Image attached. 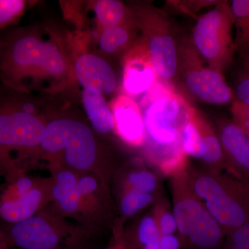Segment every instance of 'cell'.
Here are the masks:
<instances>
[{
	"instance_id": "cell-1",
	"label": "cell",
	"mask_w": 249,
	"mask_h": 249,
	"mask_svg": "<svg viewBox=\"0 0 249 249\" xmlns=\"http://www.w3.org/2000/svg\"><path fill=\"white\" fill-rule=\"evenodd\" d=\"M0 81L31 94H55L75 81L70 52L58 37L46 39L36 28L9 29L0 36Z\"/></svg>"
},
{
	"instance_id": "cell-2",
	"label": "cell",
	"mask_w": 249,
	"mask_h": 249,
	"mask_svg": "<svg viewBox=\"0 0 249 249\" xmlns=\"http://www.w3.org/2000/svg\"><path fill=\"white\" fill-rule=\"evenodd\" d=\"M145 129L142 159L162 178H171L189 165L182 148L181 127L191 107L173 85L160 79L139 104Z\"/></svg>"
},
{
	"instance_id": "cell-3",
	"label": "cell",
	"mask_w": 249,
	"mask_h": 249,
	"mask_svg": "<svg viewBox=\"0 0 249 249\" xmlns=\"http://www.w3.org/2000/svg\"><path fill=\"white\" fill-rule=\"evenodd\" d=\"M98 136L83 121L60 116L46 124L40 150L53 159V164L78 175H97L111 187L114 174L121 165Z\"/></svg>"
},
{
	"instance_id": "cell-4",
	"label": "cell",
	"mask_w": 249,
	"mask_h": 249,
	"mask_svg": "<svg viewBox=\"0 0 249 249\" xmlns=\"http://www.w3.org/2000/svg\"><path fill=\"white\" fill-rule=\"evenodd\" d=\"M192 191L228 233L249 221V184L225 172L188 165Z\"/></svg>"
},
{
	"instance_id": "cell-5",
	"label": "cell",
	"mask_w": 249,
	"mask_h": 249,
	"mask_svg": "<svg viewBox=\"0 0 249 249\" xmlns=\"http://www.w3.org/2000/svg\"><path fill=\"white\" fill-rule=\"evenodd\" d=\"M29 95L0 88V168L12 165L11 152L23 157L40 150L47 121L37 114Z\"/></svg>"
},
{
	"instance_id": "cell-6",
	"label": "cell",
	"mask_w": 249,
	"mask_h": 249,
	"mask_svg": "<svg viewBox=\"0 0 249 249\" xmlns=\"http://www.w3.org/2000/svg\"><path fill=\"white\" fill-rule=\"evenodd\" d=\"M187 168L170 178L172 207L181 249H221L225 240V233L192 191Z\"/></svg>"
},
{
	"instance_id": "cell-7",
	"label": "cell",
	"mask_w": 249,
	"mask_h": 249,
	"mask_svg": "<svg viewBox=\"0 0 249 249\" xmlns=\"http://www.w3.org/2000/svg\"><path fill=\"white\" fill-rule=\"evenodd\" d=\"M2 231L11 247L20 249H87L93 235L81 226L67 222L54 206H47Z\"/></svg>"
},
{
	"instance_id": "cell-8",
	"label": "cell",
	"mask_w": 249,
	"mask_h": 249,
	"mask_svg": "<svg viewBox=\"0 0 249 249\" xmlns=\"http://www.w3.org/2000/svg\"><path fill=\"white\" fill-rule=\"evenodd\" d=\"M129 9L159 78L173 85L178 74L180 46L169 18L151 3H133Z\"/></svg>"
},
{
	"instance_id": "cell-9",
	"label": "cell",
	"mask_w": 249,
	"mask_h": 249,
	"mask_svg": "<svg viewBox=\"0 0 249 249\" xmlns=\"http://www.w3.org/2000/svg\"><path fill=\"white\" fill-rule=\"evenodd\" d=\"M234 19L230 4L216 3L213 9L198 18L191 42L211 68L223 73L230 66L235 53Z\"/></svg>"
},
{
	"instance_id": "cell-10",
	"label": "cell",
	"mask_w": 249,
	"mask_h": 249,
	"mask_svg": "<svg viewBox=\"0 0 249 249\" xmlns=\"http://www.w3.org/2000/svg\"><path fill=\"white\" fill-rule=\"evenodd\" d=\"M203 61L191 41L180 45L178 74L182 76L187 90L196 99L209 104L222 106L233 102L235 94L223 73L204 65Z\"/></svg>"
},
{
	"instance_id": "cell-11",
	"label": "cell",
	"mask_w": 249,
	"mask_h": 249,
	"mask_svg": "<svg viewBox=\"0 0 249 249\" xmlns=\"http://www.w3.org/2000/svg\"><path fill=\"white\" fill-rule=\"evenodd\" d=\"M79 209L77 220L92 235L115 222L116 204L111 187L93 174L78 177Z\"/></svg>"
},
{
	"instance_id": "cell-12",
	"label": "cell",
	"mask_w": 249,
	"mask_h": 249,
	"mask_svg": "<svg viewBox=\"0 0 249 249\" xmlns=\"http://www.w3.org/2000/svg\"><path fill=\"white\" fill-rule=\"evenodd\" d=\"M70 48L73 76L83 90L103 96L115 91V72L107 60L97 54L85 52L83 49L78 52Z\"/></svg>"
},
{
	"instance_id": "cell-13",
	"label": "cell",
	"mask_w": 249,
	"mask_h": 249,
	"mask_svg": "<svg viewBox=\"0 0 249 249\" xmlns=\"http://www.w3.org/2000/svg\"><path fill=\"white\" fill-rule=\"evenodd\" d=\"M216 131L222 145L229 175L249 184V137L233 121L220 119Z\"/></svg>"
},
{
	"instance_id": "cell-14",
	"label": "cell",
	"mask_w": 249,
	"mask_h": 249,
	"mask_svg": "<svg viewBox=\"0 0 249 249\" xmlns=\"http://www.w3.org/2000/svg\"><path fill=\"white\" fill-rule=\"evenodd\" d=\"M122 58L123 93L132 98L143 96L160 78L141 37Z\"/></svg>"
},
{
	"instance_id": "cell-15",
	"label": "cell",
	"mask_w": 249,
	"mask_h": 249,
	"mask_svg": "<svg viewBox=\"0 0 249 249\" xmlns=\"http://www.w3.org/2000/svg\"><path fill=\"white\" fill-rule=\"evenodd\" d=\"M114 119V134L127 146L142 148L145 129L142 111L134 98L124 93L109 103Z\"/></svg>"
},
{
	"instance_id": "cell-16",
	"label": "cell",
	"mask_w": 249,
	"mask_h": 249,
	"mask_svg": "<svg viewBox=\"0 0 249 249\" xmlns=\"http://www.w3.org/2000/svg\"><path fill=\"white\" fill-rule=\"evenodd\" d=\"M161 178L142 158H136L119 167L111 183H114L116 195L125 191L162 194L164 193Z\"/></svg>"
},
{
	"instance_id": "cell-17",
	"label": "cell",
	"mask_w": 249,
	"mask_h": 249,
	"mask_svg": "<svg viewBox=\"0 0 249 249\" xmlns=\"http://www.w3.org/2000/svg\"><path fill=\"white\" fill-rule=\"evenodd\" d=\"M52 179L38 181L27 194L15 200L0 202V218L10 224L26 220L52 201Z\"/></svg>"
},
{
	"instance_id": "cell-18",
	"label": "cell",
	"mask_w": 249,
	"mask_h": 249,
	"mask_svg": "<svg viewBox=\"0 0 249 249\" xmlns=\"http://www.w3.org/2000/svg\"><path fill=\"white\" fill-rule=\"evenodd\" d=\"M52 196L54 207L65 217L78 218L80 195L79 175L58 164H53Z\"/></svg>"
},
{
	"instance_id": "cell-19",
	"label": "cell",
	"mask_w": 249,
	"mask_h": 249,
	"mask_svg": "<svg viewBox=\"0 0 249 249\" xmlns=\"http://www.w3.org/2000/svg\"><path fill=\"white\" fill-rule=\"evenodd\" d=\"M139 33L134 19L117 27L100 29L98 47L106 55H122L123 58L139 40Z\"/></svg>"
},
{
	"instance_id": "cell-20",
	"label": "cell",
	"mask_w": 249,
	"mask_h": 249,
	"mask_svg": "<svg viewBox=\"0 0 249 249\" xmlns=\"http://www.w3.org/2000/svg\"><path fill=\"white\" fill-rule=\"evenodd\" d=\"M197 121L202 140V157L201 160L204 163V167L229 174V168L215 127L211 124L199 111H197Z\"/></svg>"
},
{
	"instance_id": "cell-21",
	"label": "cell",
	"mask_w": 249,
	"mask_h": 249,
	"mask_svg": "<svg viewBox=\"0 0 249 249\" xmlns=\"http://www.w3.org/2000/svg\"><path fill=\"white\" fill-rule=\"evenodd\" d=\"M81 98L93 130L98 135L114 134V116L104 96L83 90Z\"/></svg>"
},
{
	"instance_id": "cell-22",
	"label": "cell",
	"mask_w": 249,
	"mask_h": 249,
	"mask_svg": "<svg viewBox=\"0 0 249 249\" xmlns=\"http://www.w3.org/2000/svg\"><path fill=\"white\" fill-rule=\"evenodd\" d=\"M164 195L139 192L125 191L116 194L117 210L119 217L116 219L124 224L131 218L135 217L143 210L152 207L160 196Z\"/></svg>"
},
{
	"instance_id": "cell-23",
	"label": "cell",
	"mask_w": 249,
	"mask_h": 249,
	"mask_svg": "<svg viewBox=\"0 0 249 249\" xmlns=\"http://www.w3.org/2000/svg\"><path fill=\"white\" fill-rule=\"evenodd\" d=\"M91 6L100 29L117 27L134 19L129 7L118 0H98Z\"/></svg>"
},
{
	"instance_id": "cell-24",
	"label": "cell",
	"mask_w": 249,
	"mask_h": 249,
	"mask_svg": "<svg viewBox=\"0 0 249 249\" xmlns=\"http://www.w3.org/2000/svg\"><path fill=\"white\" fill-rule=\"evenodd\" d=\"M230 6L234 19L235 52L249 66V0H233Z\"/></svg>"
},
{
	"instance_id": "cell-25",
	"label": "cell",
	"mask_w": 249,
	"mask_h": 249,
	"mask_svg": "<svg viewBox=\"0 0 249 249\" xmlns=\"http://www.w3.org/2000/svg\"><path fill=\"white\" fill-rule=\"evenodd\" d=\"M124 237L131 249H142L152 240L160 237L151 211L137 218L128 229H124Z\"/></svg>"
},
{
	"instance_id": "cell-26",
	"label": "cell",
	"mask_w": 249,
	"mask_h": 249,
	"mask_svg": "<svg viewBox=\"0 0 249 249\" xmlns=\"http://www.w3.org/2000/svg\"><path fill=\"white\" fill-rule=\"evenodd\" d=\"M197 109L191 106L181 127V145L189 158L201 160L202 140L197 121Z\"/></svg>"
},
{
	"instance_id": "cell-27",
	"label": "cell",
	"mask_w": 249,
	"mask_h": 249,
	"mask_svg": "<svg viewBox=\"0 0 249 249\" xmlns=\"http://www.w3.org/2000/svg\"><path fill=\"white\" fill-rule=\"evenodd\" d=\"M150 211L155 218L160 236L177 234L178 227L173 207L165 194L159 198Z\"/></svg>"
},
{
	"instance_id": "cell-28",
	"label": "cell",
	"mask_w": 249,
	"mask_h": 249,
	"mask_svg": "<svg viewBox=\"0 0 249 249\" xmlns=\"http://www.w3.org/2000/svg\"><path fill=\"white\" fill-rule=\"evenodd\" d=\"M24 0H0V30L16 25L27 8Z\"/></svg>"
},
{
	"instance_id": "cell-29",
	"label": "cell",
	"mask_w": 249,
	"mask_h": 249,
	"mask_svg": "<svg viewBox=\"0 0 249 249\" xmlns=\"http://www.w3.org/2000/svg\"><path fill=\"white\" fill-rule=\"evenodd\" d=\"M221 249H249V221L228 233Z\"/></svg>"
},
{
	"instance_id": "cell-30",
	"label": "cell",
	"mask_w": 249,
	"mask_h": 249,
	"mask_svg": "<svg viewBox=\"0 0 249 249\" xmlns=\"http://www.w3.org/2000/svg\"><path fill=\"white\" fill-rule=\"evenodd\" d=\"M232 121L243 129H249V107L235 99L232 103Z\"/></svg>"
},
{
	"instance_id": "cell-31",
	"label": "cell",
	"mask_w": 249,
	"mask_h": 249,
	"mask_svg": "<svg viewBox=\"0 0 249 249\" xmlns=\"http://www.w3.org/2000/svg\"><path fill=\"white\" fill-rule=\"evenodd\" d=\"M124 226L116 219L112 227V240L109 246L104 249H131L124 239Z\"/></svg>"
},
{
	"instance_id": "cell-32",
	"label": "cell",
	"mask_w": 249,
	"mask_h": 249,
	"mask_svg": "<svg viewBox=\"0 0 249 249\" xmlns=\"http://www.w3.org/2000/svg\"><path fill=\"white\" fill-rule=\"evenodd\" d=\"M234 94L235 99L249 107V73L239 79Z\"/></svg>"
},
{
	"instance_id": "cell-33",
	"label": "cell",
	"mask_w": 249,
	"mask_h": 249,
	"mask_svg": "<svg viewBox=\"0 0 249 249\" xmlns=\"http://www.w3.org/2000/svg\"><path fill=\"white\" fill-rule=\"evenodd\" d=\"M181 249V242L178 234L160 236V249Z\"/></svg>"
},
{
	"instance_id": "cell-34",
	"label": "cell",
	"mask_w": 249,
	"mask_h": 249,
	"mask_svg": "<svg viewBox=\"0 0 249 249\" xmlns=\"http://www.w3.org/2000/svg\"><path fill=\"white\" fill-rule=\"evenodd\" d=\"M7 236L2 231H0V249H11Z\"/></svg>"
},
{
	"instance_id": "cell-35",
	"label": "cell",
	"mask_w": 249,
	"mask_h": 249,
	"mask_svg": "<svg viewBox=\"0 0 249 249\" xmlns=\"http://www.w3.org/2000/svg\"><path fill=\"white\" fill-rule=\"evenodd\" d=\"M142 249H160V237L152 240Z\"/></svg>"
},
{
	"instance_id": "cell-36",
	"label": "cell",
	"mask_w": 249,
	"mask_h": 249,
	"mask_svg": "<svg viewBox=\"0 0 249 249\" xmlns=\"http://www.w3.org/2000/svg\"><path fill=\"white\" fill-rule=\"evenodd\" d=\"M246 132H247V134H248L249 137V129H244Z\"/></svg>"
},
{
	"instance_id": "cell-37",
	"label": "cell",
	"mask_w": 249,
	"mask_h": 249,
	"mask_svg": "<svg viewBox=\"0 0 249 249\" xmlns=\"http://www.w3.org/2000/svg\"><path fill=\"white\" fill-rule=\"evenodd\" d=\"M1 37H0V46H1Z\"/></svg>"
}]
</instances>
